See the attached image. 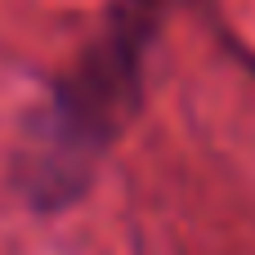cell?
Returning a JSON list of instances; mask_svg holds the SVG:
<instances>
[{
	"instance_id": "cell-1",
	"label": "cell",
	"mask_w": 255,
	"mask_h": 255,
	"mask_svg": "<svg viewBox=\"0 0 255 255\" xmlns=\"http://www.w3.org/2000/svg\"><path fill=\"white\" fill-rule=\"evenodd\" d=\"M166 0H112L94 40L54 76L45 103L27 117L13 179L40 215L76 206L143 112L148 54L157 45Z\"/></svg>"
}]
</instances>
